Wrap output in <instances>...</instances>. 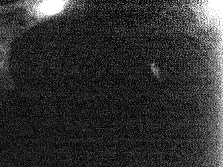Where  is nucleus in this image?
<instances>
[{
    "instance_id": "obj_1",
    "label": "nucleus",
    "mask_w": 223,
    "mask_h": 167,
    "mask_svg": "<svg viewBox=\"0 0 223 167\" xmlns=\"http://www.w3.org/2000/svg\"><path fill=\"white\" fill-rule=\"evenodd\" d=\"M12 40V32L7 26L0 25V82L8 78V53Z\"/></svg>"
},
{
    "instance_id": "obj_2",
    "label": "nucleus",
    "mask_w": 223,
    "mask_h": 167,
    "mask_svg": "<svg viewBox=\"0 0 223 167\" xmlns=\"http://www.w3.org/2000/svg\"><path fill=\"white\" fill-rule=\"evenodd\" d=\"M61 1H44L39 6L40 13L46 14H53L60 10L61 7H63L64 3Z\"/></svg>"
},
{
    "instance_id": "obj_3",
    "label": "nucleus",
    "mask_w": 223,
    "mask_h": 167,
    "mask_svg": "<svg viewBox=\"0 0 223 167\" xmlns=\"http://www.w3.org/2000/svg\"><path fill=\"white\" fill-rule=\"evenodd\" d=\"M152 71H153V73L154 74V75H156L157 76H159V72H158V70L157 69H158V68L156 67V66H154V65L152 64Z\"/></svg>"
}]
</instances>
